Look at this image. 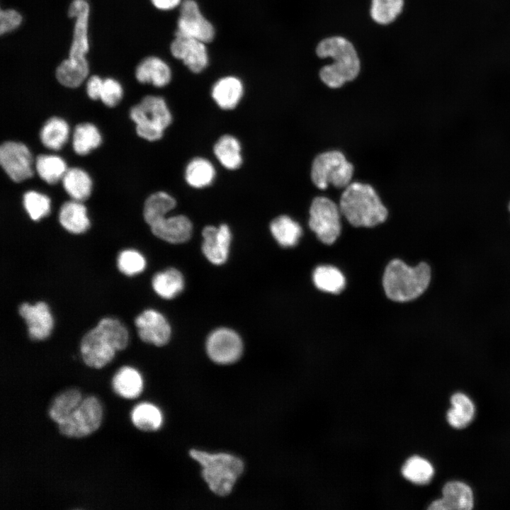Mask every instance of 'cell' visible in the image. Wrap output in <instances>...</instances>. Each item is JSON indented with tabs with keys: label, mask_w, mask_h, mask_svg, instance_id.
<instances>
[{
	"label": "cell",
	"mask_w": 510,
	"mask_h": 510,
	"mask_svg": "<svg viewBox=\"0 0 510 510\" xmlns=\"http://www.w3.org/2000/svg\"><path fill=\"white\" fill-rule=\"evenodd\" d=\"M128 341V332L118 319L103 318L82 337L81 358L87 366L101 368L113 360L117 351L125 349Z\"/></svg>",
	"instance_id": "6da1fadb"
},
{
	"label": "cell",
	"mask_w": 510,
	"mask_h": 510,
	"mask_svg": "<svg viewBox=\"0 0 510 510\" xmlns=\"http://www.w3.org/2000/svg\"><path fill=\"white\" fill-rule=\"evenodd\" d=\"M341 213L354 227H370L385 222L388 211L375 189L368 183H351L339 201Z\"/></svg>",
	"instance_id": "7a4b0ae2"
},
{
	"label": "cell",
	"mask_w": 510,
	"mask_h": 510,
	"mask_svg": "<svg viewBox=\"0 0 510 510\" xmlns=\"http://www.w3.org/2000/svg\"><path fill=\"white\" fill-rule=\"evenodd\" d=\"M322 58L331 57L333 63L323 67L319 72L322 82L332 89L341 87L358 75L360 60L352 43L340 36L330 37L322 40L316 49Z\"/></svg>",
	"instance_id": "3957f363"
},
{
	"label": "cell",
	"mask_w": 510,
	"mask_h": 510,
	"mask_svg": "<svg viewBox=\"0 0 510 510\" xmlns=\"http://www.w3.org/2000/svg\"><path fill=\"white\" fill-rule=\"evenodd\" d=\"M431 278V268L426 262L412 267L400 259H394L385 268L382 285L388 298L404 302L422 295L428 288Z\"/></svg>",
	"instance_id": "277c9868"
},
{
	"label": "cell",
	"mask_w": 510,
	"mask_h": 510,
	"mask_svg": "<svg viewBox=\"0 0 510 510\" xmlns=\"http://www.w3.org/2000/svg\"><path fill=\"white\" fill-rule=\"evenodd\" d=\"M191 457L202 468V476L210 489L221 497L228 495L244 470V463L228 453H209L193 449Z\"/></svg>",
	"instance_id": "5b68a950"
},
{
	"label": "cell",
	"mask_w": 510,
	"mask_h": 510,
	"mask_svg": "<svg viewBox=\"0 0 510 510\" xmlns=\"http://www.w3.org/2000/svg\"><path fill=\"white\" fill-rule=\"evenodd\" d=\"M130 118L136 124L137 135L149 141L159 140L172 120L164 99L155 96H147L133 106Z\"/></svg>",
	"instance_id": "8992f818"
},
{
	"label": "cell",
	"mask_w": 510,
	"mask_h": 510,
	"mask_svg": "<svg viewBox=\"0 0 510 510\" xmlns=\"http://www.w3.org/2000/svg\"><path fill=\"white\" fill-rule=\"evenodd\" d=\"M354 171L353 165L339 150L319 154L313 160L311 179L320 190L332 185L337 188H346L351 183Z\"/></svg>",
	"instance_id": "52a82bcc"
},
{
	"label": "cell",
	"mask_w": 510,
	"mask_h": 510,
	"mask_svg": "<svg viewBox=\"0 0 510 510\" xmlns=\"http://www.w3.org/2000/svg\"><path fill=\"white\" fill-rule=\"evenodd\" d=\"M102 416L100 401L93 395L87 396L67 419L57 424V429L60 434L68 438L86 437L99 428Z\"/></svg>",
	"instance_id": "ba28073f"
},
{
	"label": "cell",
	"mask_w": 510,
	"mask_h": 510,
	"mask_svg": "<svg viewBox=\"0 0 510 510\" xmlns=\"http://www.w3.org/2000/svg\"><path fill=\"white\" fill-rule=\"evenodd\" d=\"M309 214V227L318 239L324 244H333L341 229V213L337 205L327 197L317 196L312 201Z\"/></svg>",
	"instance_id": "9c48e42d"
},
{
	"label": "cell",
	"mask_w": 510,
	"mask_h": 510,
	"mask_svg": "<svg viewBox=\"0 0 510 510\" xmlns=\"http://www.w3.org/2000/svg\"><path fill=\"white\" fill-rule=\"evenodd\" d=\"M206 351L213 362L221 365L231 364L238 361L242 354V341L234 331L219 328L208 336Z\"/></svg>",
	"instance_id": "30bf717a"
},
{
	"label": "cell",
	"mask_w": 510,
	"mask_h": 510,
	"mask_svg": "<svg viewBox=\"0 0 510 510\" xmlns=\"http://www.w3.org/2000/svg\"><path fill=\"white\" fill-rule=\"evenodd\" d=\"M176 35L193 38L204 42L212 40L215 30L212 25L201 13L194 0L182 1Z\"/></svg>",
	"instance_id": "8fae6325"
},
{
	"label": "cell",
	"mask_w": 510,
	"mask_h": 510,
	"mask_svg": "<svg viewBox=\"0 0 510 510\" xmlns=\"http://www.w3.org/2000/svg\"><path fill=\"white\" fill-rule=\"evenodd\" d=\"M0 163L7 175L15 182L33 176L32 156L28 147L21 142L8 141L0 147Z\"/></svg>",
	"instance_id": "7c38bea8"
},
{
	"label": "cell",
	"mask_w": 510,
	"mask_h": 510,
	"mask_svg": "<svg viewBox=\"0 0 510 510\" xmlns=\"http://www.w3.org/2000/svg\"><path fill=\"white\" fill-rule=\"evenodd\" d=\"M68 14L71 18H76L73 41L68 59L80 64H88L85 55L89 51V4L86 0H74L69 8Z\"/></svg>",
	"instance_id": "4fadbf2b"
},
{
	"label": "cell",
	"mask_w": 510,
	"mask_h": 510,
	"mask_svg": "<svg viewBox=\"0 0 510 510\" xmlns=\"http://www.w3.org/2000/svg\"><path fill=\"white\" fill-rule=\"evenodd\" d=\"M135 326L143 341L162 346L168 343L171 336V327L159 312L152 309L143 311L135 319Z\"/></svg>",
	"instance_id": "5bb4252c"
},
{
	"label": "cell",
	"mask_w": 510,
	"mask_h": 510,
	"mask_svg": "<svg viewBox=\"0 0 510 510\" xmlns=\"http://www.w3.org/2000/svg\"><path fill=\"white\" fill-rule=\"evenodd\" d=\"M205 42L188 36L176 35L171 45L173 56L183 61L193 72H202L208 64Z\"/></svg>",
	"instance_id": "9a60e30c"
},
{
	"label": "cell",
	"mask_w": 510,
	"mask_h": 510,
	"mask_svg": "<svg viewBox=\"0 0 510 510\" xmlns=\"http://www.w3.org/2000/svg\"><path fill=\"white\" fill-rule=\"evenodd\" d=\"M20 316L25 320L29 337L33 340L47 339L53 327V318L45 302L34 305L22 303L18 307Z\"/></svg>",
	"instance_id": "2e32d148"
},
{
	"label": "cell",
	"mask_w": 510,
	"mask_h": 510,
	"mask_svg": "<svg viewBox=\"0 0 510 510\" xmlns=\"http://www.w3.org/2000/svg\"><path fill=\"white\" fill-rule=\"evenodd\" d=\"M202 251L209 261L220 265L228 257L232 234L230 227L222 224L219 227L206 226L202 232Z\"/></svg>",
	"instance_id": "e0dca14e"
},
{
	"label": "cell",
	"mask_w": 510,
	"mask_h": 510,
	"mask_svg": "<svg viewBox=\"0 0 510 510\" xmlns=\"http://www.w3.org/2000/svg\"><path fill=\"white\" fill-rule=\"evenodd\" d=\"M473 507V494L466 484L453 481L443 488V498L435 500L428 507L431 510H470Z\"/></svg>",
	"instance_id": "ac0fdd59"
},
{
	"label": "cell",
	"mask_w": 510,
	"mask_h": 510,
	"mask_svg": "<svg viewBox=\"0 0 510 510\" xmlns=\"http://www.w3.org/2000/svg\"><path fill=\"white\" fill-rule=\"evenodd\" d=\"M152 232L167 242L179 244L190 239L193 225L185 215L164 217L150 226Z\"/></svg>",
	"instance_id": "d6986e66"
},
{
	"label": "cell",
	"mask_w": 510,
	"mask_h": 510,
	"mask_svg": "<svg viewBox=\"0 0 510 510\" xmlns=\"http://www.w3.org/2000/svg\"><path fill=\"white\" fill-rule=\"evenodd\" d=\"M244 93L242 81L232 76L220 79L213 85L211 95L216 104L222 109L234 108Z\"/></svg>",
	"instance_id": "ffe728a7"
},
{
	"label": "cell",
	"mask_w": 510,
	"mask_h": 510,
	"mask_svg": "<svg viewBox=\"0 0 510 510\" xmlns=\"http://www.w3.org/2000/svg\"><path fill=\"white\" fill-rule=\"evenodd\" d=\"M135 76L140 83H150L162 87L169 83L171 72L169 65L161 59L149 57L137 67Z\"/></svg>",
	"instance_id": "44dd1931"
},
{
	"label": "cell",
	"mask_w": 510,
	"mask_h": 510,
	"mask_svg": "<svg viewBox=\"0 0 510 510\" xmlns=\"http://www.w3.org/2000/svg\"><path fill=\"white\" fill-rule=\"evenodd\" d=\"M59 221L63 228L73 234L85 232L90 227L86 207L77 200L65 202L59 212Z\"/></svg>",
	"instance_id": "7402d4cb"
},
{
	"label": "cell",
	"mask_w": 510,
	"mask_h": 510,
	"mask_svg": "<svg viewBox=\"0 0 510 510\" xmlns=\"http://www.w3.org/2000/svg\"><path fill=\"white\" fill-rule=\"evenodd\" d=\"M113 391L125 399H135L142 391L143 380L140 373L132 367L123 366L112 379Z\"/></svg>",
	"instance_id": "603a6c76"
},
{
	"label": "cell",
	"mask_w": 510,
	"mask_h": 510,
	"mask_svg": "<svg viewBox=\"0 0 510 510\" xmlns=\"http://www.w3.org/2000/svg\"><path fill=\"white\" fill-rule=\"evenodd\" d=\"M83 397L76 388H69L57 394L48 407V416L57 424L67 419L79 405Z\"/></svg>",
	"instance_id": "cb8c5ba5"
},
{
	"label": "cell",
	"mask_w": 510,
	"mask_h": 510,
	"mask_svg": "<svg viewBox=\"0 0 510 510\" xmlns=\"http://www.w3.org/2000/svg\"><path fill=\"white\" fill-rule=\"evenodd\" d=\"M271 232L277 242L283 247L298 244L302 230L300 225L288 215H280L270 224Z\"/></svg>",
	"instance_id": "d4e9b609"
},
{
	"label": "cell",
	"mask_w": 510,
	"mask_h": 510,
	"mask_svg": "<svg viewBox=\"0 0 510 510\" xmlns=\"http://www.w3.org/2000/svg\"><path fill=\"white\" fill-rule=\"evenodd\" d=\"M155 293L164 299H172L183 289L182 274L176 268H168L156 273L152 282Z\"/></svg>",
	"instance_id": "484cf974"
},
{
	"label": "cell",
	"mask_w": 510,
	"mask_h": 510,
	"mask_svg": "<svg viewBox=\"0 0 510 510\" xmlns=\"http://www.w3.org/2000/svg\"><path fill=\"white\" fill-rule=\"evenodd\" d=\"M214 154L220 164L226 169L234 170L242 164L241 144L232 135H225L216 142Z\"/></svg>",
	"instance_id": "4316f807"
},
{
	"label": "cell",
	"mask_w": 510,
	"mask_h": 510,
	"mask_svg": "<svg viewBox=\"0 0 510 510\" xmlns=\"http://www.w3.org/2000/svg\"><path fill=\"white\" fill-rule=\"evenodd\" d=\"M62 180L65 191L73 200L81 202L89 197L92 182L84 170L79 168L68 169Z\"/></svg>",
	"instance_id": "83f0119b"
},
{
	"label": "cell",
	"mask_w": 510,
	"mask_h": 510,
	"mask_svg": "<svg viewBox=\"0 0 510 510\" xmlns=\"http://www.w3.org/2000/svg\"><path fill=\"white\" fill-rule=\"evenodd\" d=\"M176 205L174 197L164 191L150 195L144 205L143 216L144 221L151 226L158 220L166 216Z\"/></svg>",
	"instance_id": "f1b7e54d"
},
{
	"label": "cell",
	"mask_w": 510,
	"mask_h": 510,
	"mask_svg": "<svg viewBox=\"0 0 510 510\" xmlns=\"http://www.w3.org/2000/svg\"><path fill=\"white\" fill-rule=\"evenodd\" d=\"M215 177V169L212 163L202 157L193 159L185 170V179L191 187L200 188L208 186Z\"/></svg>",
	"instance_id": "f546056e"
},
{
	"label": "cell",
	"mask_w": 510,
	"mask_h": 510,
	"mask_svg": "<svg viewBox=\"0 0 510 510\" xmlns=\"http://www.w3.org/2000/svg\"><path fill=\"white\" fill-rule=\"evenodd\" d=\"M131 421L139 430L154 431L162 424V414L155 405L142 402L137 404L130 413Z\"/></svg>",
	"instance_id": "4dcf8cb0"
},
{
	"label": "cell",
	"mask_w": 510,
	"mask_h": 510,
	"mask_svg": "<svg viewBox=\"0 0 510 510\" xmlns=\"http://www.w3.org/2000/svg\"><path fill=\"white\" fill-rule=\"evenodd\" d=\"M452 408L448 411L447 419L450 425L456 429L468 426L475 414L472 402L463 393H455L450 399Z\"/></svg>",
	"instance_id": "1f68e13d"
},
{
	"label": "cell",
	"mask_w": 510,
	"mask_h": 510,
	"mask_svg": "<svg viewBox=\"0 0 510 510\" xmlns=\"http://www.w3.org/2000/svg\"><path fill=\"white\" fill-rule=\"evenodd\" d=\"M69 135V126L60 118H50L40 130L42 143L47 148L57 150L66 142Z\"/></svg>",
	"instance_id": "d6a6232c"
},
{
	"label": "cell",
	"mask_w": 510,
	"mask_h": 510,
	"mask_svg": "<svg viewBox=\"0 0 510 510\" xmlns=\"http://www.w3.org/2000/svg\"><path fill=\"white\" fill-rule=\"evenodd\" d=\"M315 286L325 292L339 293L345 287V278L342 273L332 266H319L313 272Z\"/></svg>",
	"instance_id": "836d02e7"
},
{
	"label": "cell",
	"mask_w": 510,
	"mask_h": 510,
	"mask_svg": "<svg viewBox=\"0 0 510 510\" xmlns=\"http://www.w3.org/2000/svg\"><path fill=\"white\" fill-rule=\"evenodd\" d=\"M101 143V136L97 128L91 123H81L76 126L73 135V147L80 155L88 154Z\"/></svg>",
	"instance_id": "e575fe53"
},
{
	"label": "cell",
	"mask_w": 510,
	"mask_h": 510,
	"mask_svg": "<svg viewBox=\"0 0 510 510\" xmlns=\"http://www.w3.org/2000/svg\"><path fill=\"white\" fill-rule=\"evenodd\" d=\"M35 167L39 176L49 184H54L62 179L67 171L64 160L55 155H39Z\"/></svg>",
	"instance_id": "d590c367"
},
{
	"label": "cell",
	"mask_w": 510,
	"mask_h": 510,
	"mask_svg": "<svg viewBox=\"0 0 510 510\" xmlns=\"http://www.w3.org/2000/svg\"><path fill=\"white\" fill-rule=\"evenodd\" d=\"M89 74V64L64 60L57 68L56 77L64 86L76 88L81 84Z\"/></svg>",
	"instance_id": "8d00e7d4"
},
{
	"label": "cell",
	"mask_w": 510,
	"mask_h": 510,
	"mask_svg": "<svg viewBox=\"0 0 510 510\" xmlns=\"http://www.w3.org/2000/svg\"><path fill=\"white\" fill-rule=\"evenodd\" d=\"M434 472L431 464L419 456L409 458L402 468L403 476L412 482L418 484L428 483L433 477Z\"/></svg>",
	"instance_id": "74e56055"
},
{
	"label": "cell",
	"mask_w": 510,
	"mask_h": 510,
	"mask_svg": "<svg viewBox=\"0 0 510 510\" xmlns=\"http://www.w3.org/2000/svg\"><path fill=\"white\" fill-rule=\"evenodd\" d=\"M403 8V0H372L370 16L378 23L386 25L394 21Z\"/></svg>",
	"instance_id": "f35d334b"
},
{
	"label": "cell",
	"mask_w": 510,
	"mask_h": 510,
	"mask_svg": "<svg viewBox=\"0 0 510 510\" xmlns=\"http://www.w3.org/2000/svg\"><path fill=\"white\" fill-rule=\"evenodd\" d=\"M23 205L30 217L37 221L47 216L50 211V200L42 193L30 191L23 195Z\"/></svg>",
	"instance_id": "ab89813d"
},
{
	"label": "cell",
	"mask_w": 510,
	"mask_h": 510,
	"mask_svg": "<svg viewBox=\"0 0 510 510\" xmlns=\"http://www.w3.org/2000/svg\"><path fill=\"white\" fill-rule=\"evenodd\" d=\"M117 266L122 273L132 276L143 271L146 266V261L139 251L125 249L119 254Z\"/></svg>",
	"instance_id": "60d3db41"
},
{
	"label": "cell",
	"mask_w": 510,
	"mask_h": 510,
	"mask_svg": "<svg viewBox=\"0 0 510 510\" xmlns=\"http://www.w3.org/2000/svg\"><path fill=\"white\" fill-rule=\"evenodd\" d=\"M123 97V89L118 81L113 79L103 80L100 98L107 106H116Z\"/></svg>",
	"instance_id": "b9f144b4"
},
{
	"label": "cell",
	"mask_w": 510,
	"mask_h": 510,
	"mask_svg": "<svg viewBox=\"0 0 510 510\" xmlns=\"http://www.w3.org/2000/svg\"><path fill=\"white\" fill-rule=\"evenodd\" d=\"M22 17L18 12L13 9L1 10L0 33L10 32L17 28L21 23Z\"/></svg>",
	"instance_id": "7bdbcfd3"
},
{
	"label": "cell",
	"mask_w": 510,
	"mask_h": 510,
	"mask_svg": "<svg viewBox=\"0 0 510 510\" xmlns=\"http://www.w3.org/2000/svg\"><path fill=\"white\" fill-rule=\"evenodd\" d=\"M103 80L98 76H92L86 85L87 94L90 98L97 100L100 98Z\"/></svg>",
	"instance_id": "ee69618b"
},
{
	"label": "cell",
	"mask_w": 510,
	"mask_h": 510,
	"mask_svg": "<svg viewBox=\"0 0 510 510\" xmlns=\"http://www.w3.org/2000/svg\"><path fill=\"white\" fill-rule=\"evenodd\" d=\"M155 7L161 10H171L181 4L182 0H151Z\"/></svg>",
	"instance_id": "f6af8a7d"
},
{
	"label": "cell",
	"mask_w": 510,
	"mask_h": 510,
	"mask_svg": "<svg viewBox=\"0 0 510 510\" xmlns=\"http://www.w3.org/2000/svg\"><path fill=\"white\" fill-rule=\"evenodd\" d=\"M508 210H509V212H510V201H509V205H508Z\"/></svg>",
	"instance_id": "bcb514c9"
}]
</instances>
